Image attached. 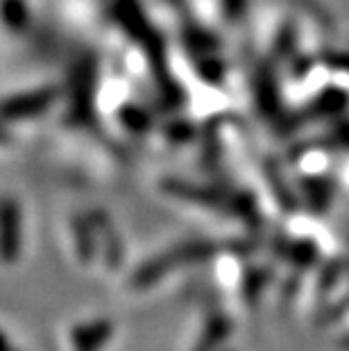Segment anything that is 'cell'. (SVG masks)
<instances>
[{
  "instance_id": "6da1fadb",
  "label": "cell",
  "mask_w": 349,
  "mask_h": 351,
  "mask_svg": "<svg viewBox=\"0 0 349 351\" xmlns=\"http://www.w3.org/2000/svg\"><path fill=\"white\" fill-rule=\"evenodd\" d=\"M109 333H114V326L107 322L80 326L73 331V347L77 351H98L102 345H105Z\"/></svg>"
},
{
  "instance_id": "7a4b0ae2",
  "label": "cell",
  "mask_w": 349,
  "mask_h": 351,
  "mask_svg": "<svg viewBox=\"0 0 349 351\" xmlns=\"http://www.w3.org/2000/svg\"><path fill=\"white\" fill-rule=\"evenodd\" d=\"M227 331H229V326H227L225 319H215V322L209 326V331H206L204 340L200 342V347L195 351H213L222 342V338L227 335Z\"/></svg>"
}]
</instances>
